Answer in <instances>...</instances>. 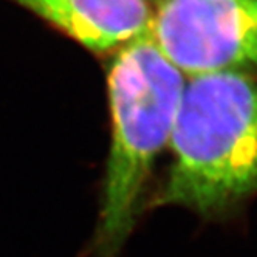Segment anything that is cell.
Returning a JSON list of instances; mask_svg holds the SVG:
<instances>
[{"label": "cell", "instance_id": "cell-1", "mask_svg": "<svg viewBox=\"0 0 257 257\" xmlns=\"http://www.w3.org/2000/svg\"><path fill=\"white\" fill-rule=\"evenodd\" d=\"M169 143L174 161L151 206L229 217L257 194V79L240 71L191 78Z\"/></svg>", "mask_w": 257, "mask_h": 257}, {"label": "cell", "instance_id": "cell-2", "mask_svg": "<svg viewBox=\"0 0 257 257\" xmlns=\"http://www.w3.org/2000/svg\"><path fill=\"white\" fill-rule=\"evenodd\" d=\"M185 75L149 36L119 50L108 70L112 144L88 257H119L140 214L152 166L169 144Z\"/></svg>", "mask_w": 257, "mask_h": 257}, {"label": "cell", "instance_id": "cell-3", "mask_svg": "<svg viewBox=\"0 0 257 257\" xmlns=\"http://www.w3.org/2000/svg\"><path fill=\"white\" fill-rule=\"evenodd\" d=\"M149 38L181 75L257 70V0H164Z\"/></svg>", "mask_w": 257, "mask_h": 257}, {"label": "cell", "instance_id": "cell-4", "mask_svg": "<svg viewBox=\"0 0 257 257\" xmlns=\"http://www.w3.org/2000/svg\"><path fill=\"white\" fill-rule=\"evenodd\" d=\"M91 51L122 48L149 36L146 0H14Z\"/></svg>", "mask_w": 257, "mask_h": 257}]
</instances>
